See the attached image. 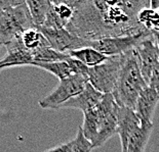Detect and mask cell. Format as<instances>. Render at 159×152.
<instances>
[{
	"instance_id": "1",
	"label": "cell",
	"mask_w": 159,
	"mask_h": 152,
	"mask_svg": "<svg viewBox=\"0 0 159 152\" xmlns=\"http://www.w3.org/2000/svg\"><path fill=\"white\" fill-rule=\"evenodd\" d=\"M150 5L149 0H75L74 15L66 30L87 41L151 33L138 19Z\"/></svg>"
},
{
	"instance_id": "2",
	"label": "cell",
	"mask_w": 159,
	"mask_h": 152,
	"mask_svg": "<svg viewBox=\"0 0 159 152\" xmlns=\"http://www.w3.org/2000/svg\"><path fill=\"white\" fill-rule=\"evenodd\" d=\"M119 109L120 106L112 94H104L97 107L83 113L81 129L94 148L102 147L117 134Z\"/></svg>"
},
{
	"instance_id": "3",
	"label": "cell",
	"mask_w": 159,
	"mask_h": 152,
	"mask_svg": "<svg viewBox=\"0 0 159 152\" xmlns=\"http://www.w3.org/2000/svg\"><path fill=\"white\" fill-rule=\"evenodd\" d=\"M147 86L148 84L141 73L134 49L122 54L119 78L112 94L118 105L134 110L139 96Z\"/></svg>"
},
{
	"instance_id": "4",
	"label": "cell",
	"mask_w": 159,
	"mask_h": 152,
	"mask_svg": "<svg viewBox=\"0 0 159 152\" xmlns=\"http://www.w3.org/2000/svg\"><path fill=\"white\" fill-rule=\"evenodd\" d=\"M153 128V124L142 123L134 109L120 106L117 134L122 152H145Z\"/></svg>"
},
{
	"instance_id": "5",
	"label": "cell",
	"mask_w": 159,
	"mask_h": 152,
	"mask_svg": "<svg viewBox=\"0 0 159 152\" xmlns=\"http://www.w3.org/2000/svg\"><path fill=\"white\" fill-rule=\"evenodd\" d=\"M31 28H35V25L26 1L0 11V47L6 46Z\"/></svg>"
},
{
	"instance_id": "6",
	"label": "cell",
	"mask_w": 159,
	"mask_h": 152,
	"mask_svg": "<svg viewBox=\"0 0 159 152\" xmlns=\"http://www.w3.org/2000/svg\"><path fill=\"white\" fill-rule=\"evenodd\" d=\"M87 84L89 77L83 75H72L61 80L48 95L39 100V106L44 109H60L64 103L82 92Z\"/></svg>"
},
{
	"instance_id": "7",
	"label": "cell",
	"mask_w": 159,
	"mask_h": 152,
	"mask_svg": "<svg viewBox=\"0 0 159 152\" xmlns=\"http://www.w3.org/2000/svg\"><path fill=\"white\" fill-rule=\"evenodd\" d=\"M122 55L111 56L102 65L89 67V83L102 94H113L121 69Z\"/></svg>"
},
{
	"instance_id": "8",
	"label": "cell",
	"mask_w": 159,
	"mask_h": 152,
	"mask_svg": "<svg viewBox=\"0 0 159 152\" xmlns=\"http://www.w3.org/2000/svg\"><path fill=\"white\" fill-rule=\"evenodd\" d=\"M152 35L153 33H143L139 35L103 38L94 41H89V47L98 50L108 57L118 56L134 50L142 41Z\"/></svg>"
},
{
	"instance_id": "9",
	"label": "cell",
	"mask_w": 159,
	"mask_h": 152,
	"mask_svg": "<svg viewBox=\"0 0 159 152\" xmlns=\"http://www.w3.org/2000/svg\"><path fill=\"white\" fill-rule=\"evenodd\" d=\"M40 32L48 41L52 49L61 53L69 54L70 51L89 47V41L73 35L66 29L39 28Z\"/></svg>"
},
{
	"instance_id": "10",
	"label": "cell",
	"mask_w": 159,
	"mask_h": 152,
	"mask_svg": "<svg viewBox=\"0 0 159 152\" xmlns=\"http://www.w3.org/2000/svg\"><path fill=\"white\" fill-rule=\"evenodd\" d=\"M141 73L146 83L149 84L155 67L159 63V50L154 36L152 35L142 41L134 48Z\"/></svg>"
},
{
	"instance_id": "11",
	"label": "cell",
	"mask_w": 159,
	"mask_h": 152,
	"mask_svg": "<svg viewBox=\"0 0 159 152\" xmlns=\"http://www.w3.org/2000/svg\"><path fill=\"white\" fill-rule=\"evenodd\" d=\"M75 11V0L52 1L46 21L42 28L66 29Z\"/></svg>"
},
{
	"instance_id": "12",
	"label": "cell",
	"mask_w": 159,
	"mask_h": 152,
	"mask_svg": "<svg viewBox=\"0 0 159 152\" xmlns=\"http://www.w3.org/2000/svg\"><path fill=\"white\" fill-rule=\"evenodd\" d=\"M5 47L6 54L0 59V70L6 67L32 65L35 61L33 53L23 45L19 36Z\"/></svg>"
},
{
	"instance_id": "13",
	"label": "cell",
	"mask_w": 159,
	"mask_h": 152,
	"mask_svg": "<svg viewBox=\"0 0 159 152\" xmlns=\"http://www.w3.org/2000/svg\"><path fill=\"white\" fill-rule=\"evenodd\" d=\"M159 103V93L151 86H147L138 98L134 112L143 124L152 125L157 104Z\"/></svg>"
},
{
	"instance_id": "14",
	"label": "cell",
	"mask_w": 159,
	"mask_h": 152,
	"mask_svg": "<svg viewBox=\"0 0 159 152\" xmlns=\"http://www.w3.org/2000/svg\"><path fill=\"white\" fill-rule=\"evenodd\" d=\"M103 96L104 94L99 92L97 89H94L89 83L82 92L77 96L71 98L66 103H64L60 107V109H79L84 113L97 107V105L102 100Z\"/></svg>"
},
{
	"instance_id": "15",
	"label": "cell",
	"mask_w": 159,
	"mask_h": 152,
	"mask_svg": "<svg viewBox=\"0 0 159 152\" xmlns=\"http://www.w3.org/2000/svg\"><path fill=\"white\" fill-rule=\"evenodd\" d=\"M69 55L73 58L79 60L87 67L100 65L109 58L108 56L102 54L101 52L91 48V47H84V48L81 49L73 50V51L69 52Z\"/></svg>"
},
{
	"instance_id": "16",
	"label": "cell",
	"mask_w": 159,
	"mask_h": 152,
	"mask_svg": "<svg viewBox=\"0 0 159 152\" xmlns=\"http://www.w3.org/2000/svg\"><path fill=\"white\" fill-rule=\"evenodd\" d=\"M71 58V57H70ZM69 58V59H70ZM69 59L66 61H53V62H33L32 66L39 67L45 72H48L56 76L60 81L67 79L70 76L75 75L72 65H70Z\"/></svg>"
},
{
	"instance_id": "17",
	"label": "cell",
	"mask_w": 159,
	"mask_h": 152,
	"mask_svg": "<svg viewBox=\"0 0 159 152\" xmlns=\"http://www.w3.org/2000/svg\"><path fill=\"white\" fill-rule=\"evenodd\" d=\"M26 3L28 5L30 15L32 16L35 27L38 29L42 28L46 21L47 15H48L52 1H48V0H43V1L28 0V1H26Z\"/></svg>"
},
{
	"instance_id": "18",
	"label": "cell",
	"mask_w": 159,
	"mask_h": 152,
	"mask_svg": "<svg viewBox=\"0 0 159 152\" xmlns=\"http://www.w3.org/2000/svg\"><path fill=\"white\" fill-rule=\"evenodd\" d=\"M19 38L23 43V45L28 50H30L32 53L36 51L39 47H41L45 43H47L45 37L42 35L40 30L38 28H36V27L35 28L26 30L25 32H23L19 36Z\"/></svg>"
},
{
	"instance_id": "19",
	"label": "cell",
	"mask_w": 159,
	"mask_h": 152,
	"mask_svg": "<svg viewBox=\"0 0 159 152\" xmlns=\"http://www.w3.org/2000/svg\"><path fill=\"white\" fill-rule=\"evenodd\" d=\"M93 145L90 143L83 135L81 127H79L76 137L73 140L69 141L70 152H93Z\"/></svg>"
},
{
	"instance_id": "20",
	"label": "cell",
	"mask_w": 159,
	"mask_h": 152,
	"mask_svg": "<svg viewBox=\"0 0 159 152\" xmlns=\"http://www.w3.org/2000/svg\"><path fill=\"white\" fill-rule=\"evenodd\" d=\"M153 36L155 38V41L157 43L158 50H159V33H153ZM148 85L151 86L152 88H154V89L159 93V63L157 65V66L155 67L154 72L152 74V77L150 79V82H149Z\"/></svg>"
},
{
	"instance_id": "21",
	"label": "cell",
	"mask_w": 159,
	"mask_h": 152,
	"mask_svg": "<svg viewBox=\"0 0 159 152\" xmlns=\"http://www.w3.org/2000/svg\"><path fill=\"white\" fill-rule=\"evenodd\" d=\"M44 152H70L69 151V142L61 144L59 146H56V147L52 148V149H48Z\"/></svg>"
},
{
	"instance_id": "22",
	"label": "cell",
	"mask_w": 159,
	"mask_h": 152,
	"mask_svg": "<svg viewBox=\"0 0 159 152\" xmlns=\"http://www.w3.org/2000/svg\"><path fill=\"white\" fill-rule=\"evenodd\" d=\"M22 1H15V0H11V1H6V0H0V11H4L7 7H11V6L16 5L19 3H21Z\"/></svg>"
}]
</instances>
